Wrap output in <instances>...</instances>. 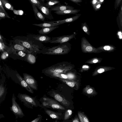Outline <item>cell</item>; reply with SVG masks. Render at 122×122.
<instances>
[{
    "label": "cell",
    "mask_w": 122,
    "mask_h": 122,
    "mask_svg": "<svg viewBox=\"0 0 122 122\" xmlns=\"http://www.w3.org/2000/svg\"><path fill=\"white\" fill-rule=\"evenodd\" d=\"M74 67V65L70 62L62 61L44 69L42 70V73L47 76L51 77L55 74L66 73Z\"/></svg>",
    "instance_id": "6da1fadb"
},
{
    "label": "cell",
    "mask_w": 122,
    "mask_h": 122,
    "mask_svg": "<svg viewBox=\"0 0 122 122\" xmlns=\"http://www.w3.org/2000/svg\"><path fill=\"white\" fill-rule=\"evenodd\" d=\"M71 45L69 42L60 44L58 45L51 47L43 48L39 52L44 54L60 55H65L70 52Z\"/></svg>",
    "instance_id": "7a4b0ae2"
},
{
    "label": "cell",
    "mask_w": 122,
    "mask_h": 122,
    "mask_svg": "<svg viewBox=\"0 0 122 122\" xmlns=\"http://www.w3.org/2000/svg\"><path fill=\"white\" fill-rule=\"evenodd\" d=\"M17 97L24 105L28 108L33 109L34 107H41V104L35 97H32L26 93H18Z\"/></svg>",
    "instance_id": "3957f363"
},
{
    "label": "cell",
    "mask_w": 122,
    "mask_h": 122,
    "mask_svg": "<svg viewBox=\"0 0 122 122\" xmlns=\"http://www.w3.org/2000/svg\"><path fill=\"white\" fill-rule=\"evenodd\" d=\"M16 44H20L25 47L31 51L33 54L34 53L39 52L40 47L38 45L35 44L33 41H31L28 38L26 39H17L15 40Z\"/></svg>",
    "instance_id": "277c9868"
},
{
    "label": "cell",
    "mask_w": 122,
    "mask_h": 122,
    "mask_svg": "<svg viewBox=\"0 0 122 122\" xmlns=\"http://www.w3.org/2000/svg\"><path fill=\"white\" fill-rule=\"evenodd\" d=\"M40 101L41 103V107L43 108H46L63 110L65 109L64 107L56 101L47 97L45 95L40 98Z\"/></svg>",
    "instance_id": "5b68a950"
},
{
    "label": "cell",
    "mask_w": 122,
    "mask_h": 122,
    "mask_svg": "<svg viewBox=\"0 0 122 122\" xmlns=\"http://www.w3.org/2000/svg\"><path fill=\"white\" fill-rule=\"evenodd\" d=\"M16 98L14 93H13L11 99L12 105L10 107L11 111L16 117V118H22L25 115L19 105L16 101Z\"/></svg>",
    "instance_id": "8992f818"
},
{
    "label": "cell",
    "mask_w": 122,
    "mask_h": 122,
    "mask_svg": "<svg viewBox=\"0 0 122 122\" xmlns=\"http://www.w3.org/2000/svg\"><path fill=\"white\" fill-rule=\"evenodd\" d=\"M81 48L82 51L84 53H96V49L84 37H82L81 41Z\"/></svg>",
    "instance_id": "52a82bcc"
},
{
    "label": "cell",
    "mask_w": 122,
    "mask_h": 122,
    "mask_svg": "<svg viewBox=\"0 0 122 122\" xmlns=\"http://www.w3.org/2000/svg\"><path fill=\"white\" fill-rule=\"evenodd\" d=\"M77 34V33L75 32L73 34L71 35L52 37L49 43H51L61 44L68 42L74 38Z\"/></svg>",
    "instance_id": "ba28073f"
},
{
    "label": "cell",
    "mask_w": 122,
    "mask_h": 122,
    "mask_svg": "<svg viewBox=\"0 0 122 122\" xmlns=\"http://www.w3.org/2000/svg\"><path fill=\"white\" fill-rule=\"evenodd\" d=\"M23 78L29 86L33 90H37L38 84L37 81L31 75L25 73H23Z\"/></svg>",
    "instance_id": "9c48e42d"
},
{
    "label": "cell",
    "mask_w": 122,
    "mask_h": 122,
    "mask_svg": "<svg viewBox=\"0 0 122 122\" xmlns=\"http://www.w3.org/2000/svg\"><path fill=\"white\" fill-rule=\"evenodd\" d=\"M47 94L50 96L53 97L57 101L65 106L68 107L70 104V103L62 95L52 90L48 92Z\"/></svg>",
    "instance_id": "30bf717a"
},
{
    "label": "cell",
    "mask_w": 122,
    "mask_h": 122,
    "mask_svg": "<svg viewBox=\"0 0 122 122\" xmlns=\"http://www.w3.org/2000/svg\"><path fill=\"white\" fill-rule=\"evenodd\" d=\"M43 4L38 5L36 6L46 18L50 20L53 19L50 8L44 5Z\"/></svg>",
    "instance_id": "8fae6325"
},
{
    "label": "cell",
    "mask_w": 122,
    "mask_h": 122,
    "mask_svg": "<svg viewBox=\"0 0 122 122\" xmlns=\"http://www.w3.org/2000/svg\"><path fill=\"white\" fill-rule=\"evenodd\" d=\"M28 36H30L33 39L35 40L44 43H49L51 38L46 35H30Z\"/></svg>",
    "instance_id": "7c38bea8"
},
{
    "label": "cell",
    "mask_w": 122,
    "mask_h": 122,
    "mask_svg": "<svg viewBox=\"0 0 122 122\" xmlns=\"http://www.w3.org/2000/svg\"><path fill=\"white\" fill-rule=\"evenodd\" d=\"M5 77H2L0 79V103H1L4 100L6 96L7 89L6 86L4 85Z\"/></svg>",
    "instance_id": "4fadbf2b"
},
{
    "label": "cell",
    "mask_w": 122,
    "mask_h": 122,
    "mask_svg": "<svg viewBox=\"0 0 122 122\" xmlns=\"http://www.w3.org/2000/svg\"><path fill=\"white\" fill-rule=\"evenodd\" d=\"M16 75L21 86L29 92L32 94L33 93V90L28 85L24 78L18 73H17Z\"/></svg>",
    "instance_id": "5bb4252c"
},
{
    "label": "cell",
    "mask_w": 122,
    "mask_h": 122,
    "mask_svg": "<svg viewBox=\"0 0 122 122\" xmlns=\"http://www.w3.org/2000/svg\"><path fill=\"white\" fill-rule=\"evenodd\" d=\"M51 11H62L68 9H74V8L69 5H61L60 3L50 8Z\"/></svg>",
    "instance_id": "9a60e30c"
},
{
    "label": "cell",
    "mask_w": 122,
    "mask_h": 122,
    "mask_svg": "<svg viewBox=\"0 0 122 122\" xmlns=\"http://www.w3.org/2000/svg\"><path fill=\"white\" fill-rule=\"evenodd\" d=\"M59 77L60 78L73 80L76 77L75 75L71 72L69 73L66 74L63 73H60L55 74L52 76L51 77Z\"/></svg>",
    "instance_id": "2e32d148"
},
{
    "label": "cell",
    "mask_w": 122,
    "mask_h": 122,
    "mask_svg": "<svg viewBox=\"0 0 122 122\" xmlns=\"http://www.w3.org/2000/svg\"><path fill=\"white\" fill-rule=\"evenodd\" d=\"M81 15V14H76L75 15L71 17L66 18L62 20L53 21L55 23L61 25L65 23L74 22L77 20Z\"/></svg>",
    "instance_id": "e0dca14e"
},
{
    "label": "cell",
    "mask_w": 122,
    "mask_h": 122,
    "mask_svg": "<svg viewBox=\"0 0 122 122\" xmlns=\"http://www.w3.org/2000/svg\"><path fill=\"white\" fill-rule=\"evenodd\" d=\"M60 80L69 86L77 90L79 86V82L73 80L60 78Z\"/></svg>",
    "instance_id": "ac0fdd59"
},
{
    "label": "cell",
    "mask_w": 122,
    "mask_h": 122,
    "mask_svg": "<svg viewBox=\"0 0 122 122\" xmlns=\"http://www.w3.org/2000/svg\"><path fill=\"white\" fill-rule=\"evenodd\" d=\"M31 5L36 18L37 20L45 21L46 18L45 17L41 12L38 10L36 6L33 5Z\"/></svg>",
    "instance_id": "d6986e66"
},
{
    "label": "cell",
    "mask_w": 122,
    "mask_h": 122,
    "mask_svg": "<svg viewBox=\"0 0 122 122\" xmlns=\"http://www.w3.org/2000/svg\"><path fill=\"white\" fill-rule=\"evenodd\" d=\"M80 11L79 9H68L63 11H57L54 12V13L59 15H65L70 14H77Z\"/></svg>",
    "instance_id": "ffe728a7"
},
{
    "label": "cell",
    "mask_w": 122,
    "mask_h": 122,
    "mask_svg": "<svg viewBox=\"0 0 122 122\" xmlns=\"http://www.w3.org/2000/svg\"><path fill=\"white\" fill-rule=\"evenodd\" d=\"M32 25L36 26L41 27H51L58 26L61 25L60 24L56 23L55 22L53 21H45L39 24H34Z\"/></svg>",
    "instance_id": "44dd1931"
},
{
    "label": "cell",
    "mask_w": 122,
    "mask_h": 122,
    "mask_svg": "<svg viewBox=\"0 0 122 122\" xmlns=\"http://www.w3.org/2000/svg\"><path fill=\"white\" fill-rule=\"evenodd\" d=\"M58 26L51 27H42V29L38 31L40 34L46 35L48 34L52 30L58 28Z\"/></svg>",
    "instance_id": "7402d4cb"
},
{
    "label": "cell",
    "mask_w": 122,
    "mask_h": 122,
    "mask_svg": "<svg viewBox=\"0 0 122 122\" xmlns=\"http://www.w3.org/2000/svg\"><path fill=\"white\" fill-rule=\"evenodd\" d=\"M45 113L51 118L53 119H58L60 114L47 109L46 108H43Z\"/></svg>",
    "instance_id": "603a6c76"
},
{
    "label": "cell",
    "mask_w": 122,
    "mask_h": 122,
    "mask_svg": "<svg viewBox=\"0 0 122 122\" xmlns=\"http://www.w3.org/2000/svg\"><path fill=\"white\" fill-rule=\"evenodd\" d=\"M14 48L16 50L23 51L27 53H32V52L24 46L19 44H15L13 45Z\"/></svg>",
    "instance_id": "cb8c5ba5"
},
{
    "label": "cell",
    "mask_w": 122,
    "mask_h": 122,
    "mask_svg": "<svg viewBox=\"0 0 122 122\" xmlns=\"http://www.w3.org/2000/svg\"><path fill=\"white\" fill-rule=\"evenodd\" d=\"M4 8L7 10H13L14 7L8 0H0Z\"/></svg>",
    "instance_id": "d4e9b609"
},
{
    "label": "cell",
    "mask_w": 122,
    "mask_h": 122,
    "mask_svg": "<svg viewBox=\"0 0 122 122\" xmlns=\"http://www.w3.org/2000/svg\"><path fill=\"white\" fill-rule=\"evenodd\" d=\"M60 3V1L58 0H49L43 5L46 7L50 8L52 7L55 6Z\"/></svg>",
    "instance_id": "484cf974"
},
{
    "label": "cell",
    "mask_w": 122,
    "mask_h": 122,
    "mask_svg": "<svg viewBox=\"0 0 122 122\" xmlns=\"http://www.w3.org/2000/svg\"><path fill=\"white\" fill-rule=\"evenodd\" d=\"M26 59L27 61L31 64H34L36 62V58L31 53H27Z\"/></svg>",
    "instance_id": "4316f807"
},
{
    "label": "cell",
    "mask_w": 122,
    "mask_h": 122,
    "mask_svg": "<svg viewBox=\"0 0 122 122\" xmlns=\"http://www.w3.org/2000/svg\"><path fill=\"white\" fill-rule=\"evenodd\" d=\"M83 92L87 94L92 95L94 93V90L89 85L86 86L83 89Z\"/></svg>",
    "instance_id": "83f0119b"
},
{
    "label": "cell",
    "mask_w": 122,
    "mask_h": 122,
    "mask_svg": "<svg viewBox=\"0 0 122 122\" xmlns=\"http://www.w3.org/2000/svg\"><path fill=\"white\" fill-rule=\"evenodd\" d=\"M81 27L82 30L88 36L90 35V32L89 28L86 22L81 23Z\"/></svg>",
    "instance_id": "f1b7e54d"
},
{
    "label": "cell",
    "mask_w": 122,
    "mask_h": 122,
    "mask_svg": "<svg viewBox=\"0 0 122 122\" xmlns=\"http://www.w3.org/2000/svg\"><path fill=\"white\" fill-rule=\"evenodd\" d=\"M78 114L80 122H89L87 117L83 113L79 112Z\"/></svg>",
    "instance_id": "f546056e"
},
{
    "label": "cell",
    "mask_w": 122,
    "mask_h": 122,
    "mask_svg": "<svg viewBox=\"0 0 122 122\" xmlns=\"http://www.w3.org/2000/svg\"><path fill=\"white\" fill-rule=\"evenodd\" d=\"M98 61L99 60L97 58H93L88 60L85 62V63L92 64L97 63Z\"/></svg>",
    "instance_id": "4dcf8cb0"
},
{
    "label": "cell",
    "mask_w": 122,
    "mask_h": 122,
    "mask_svg": "<svg viewBox=\"0 0 122 122\" xmlns=\"http://www.w3.org/2000/svg\"><path fill=\"white\" fill-rule=\"evenodd\" d=\"M72 111L71 110H68L65 112L64 117V119L65 120H67L69 119L72 114Z\"/></svg>",
    "instance_id": "1f68e13d"
},
{
    "label": "cell",
    "mask_w": 122,
    "mask_h": 122,
    "mask_svg": "<svg viewBox=\"0 0 122 122\" xmlns=\"http://www.w3.org/2000/svg\"><path fill=\"white\" fill-rule=\"evenodd\" d=\"M5 18H11L9 15L6 14L0 9V20H1L2 19H4Z\"/></svg>",
    "instance_id": "d6a6232c"
},
{
    "label": "cell",
    "mask_w": 122,
    "mask_h": 122,
    "mask_svg": "<svg viewBox=\"0 0 122 122\" xmlns=\"http://www.w3.org/2000/svg\"><path fill=\"white\" fill-rule=\"evenodd\" d=\"M31 5H33L36 6L40 5L43 4V3L40 0H28Z\"/></svg>",
    "instance_id": "836d02e7"
},
{
    "label": "cell",
    "mask_w": 122,
    "mask_h": 122,
    "mask_svg": "<svg viewBox=\"0 0 122 122\" xmlns=\"http://www.w3.org/2000/svg\"><path fill=\"white\" fill-rule=\"evenodd\" d=\"M91 67L89 65H83L82 66L80 71L81 72L87 71Z\"/></svg>",
    "instance_id": "e575fe53"
},
{
    "label": "cell",
    "mask_w": 122,
    "mask_h": 122,
    "mask_svg": "<svg viewBox=\"0 0 122 122\" xmlns=\"http://www.w3.org/2000/svg\"><path fill=\"white\" fill-rule=\"evenodd\" d=\"M6 46L4 43L1 41L0 42V51L1 52L4 51V50L5 49Z\"/></svg>",
    "instance_id": "d590c367"
},
{
    "label": "cell",
    "mask_w": 122,
    "mask_h": 122,
    "mask_svg": "<svg viewBox=\"0 0 122 122\" xmlns=\"http://www.w3.org/2000/svg\"><path fill=\"white\" fill-rule=\"evenodd\" d=\"M8 52L4 51L2 54L1 56V58L3 60L6 59L8 56Z\"/></svg>",
    "instance_id": "8d00e7d4"
},
{
    "label": "cell",
    "mask_w": 122,
    "mask_h": 122,
    "mask_svg": "<svg viewBox=\"0 0 122 122\" xmlns=\"http://www.w3.org/2000/svg\"><path fill=\"white\" fill-rule=\"evenodd\" d=\"M99 2L98 0H91V4L93 8H94L95 6Z\"/></svg>",
    "instance_id": "74e56055"
},
{
    "label": "cell",
    "mask_w": 122,
    "mask_h": 122,
    "mask_svg": "<svg viewBox=\"0 0 122 122\" xmlns=\"http://www.w3.org/2000/svg\"><path fill=\"white\" fill-rule=\"evenodd\" d=\"M122 0H115V8L116 9L119 6Z\"/></svg>",
    "instance_id": "f35d334b"
},
{
    "label": "cell",
    "mask_w": 122,
    "mask_h": 122,
    "mask_svg": "<svg viewBox=\"0 0 122 122\" xmlns=\"http://www.w3.org/2000/svg\"><path fill=\"white\" fill-rule=\"evenodd\" d=\"M42 116L41 115L31 121V122H41L42 118Z\"/></svg>",
    "instance_id": "ab89813d"
},
{
    "label": "cell",
    "mask_w": 122,
    "mask_h": 122,
    "mask_svg": "<svg viewBox=\"0 0 122 122\" xmlns=\"http://www.w3.org/2000/svg\"><path fill=\"white\" fill-rule=\"evenodd\" d=\"M101 4L100 3H98L95 6L94 8H93L94 10L95 11H97L99 10L101 7Z\"/></svg>",
    "instance_id": "60d3db41"
},
{
    "label": "cell",
    "mask_w": 122,
    "mask_h": 122,
    "mask_svg": "<svg viewBox=\"0 0 122 122\" xmlns=\"http://www.w3.org/2000/svg\"><path fill=\"white\" fill-rule=\"evenodd\" d=\"M75 3L76 4L79 6H81V5L79 4L82 2V0H68Z\"/></svg>",
    "instance_id": "b9f144b4"
},
{
    "label": "cell",
    "mask_w": 122,
    "mask_h": 122,
    "mask_svg": "<svg viewBox=\"0 0 122 122\" xmlns=\"http://www.w3.org/2000/svg\"><path fill=\"white\" fill-rule=\"evenodd\" d=\"M0 9H1L6 14L8 15V13L6 12L5 10L4 7L2 4V3L0 0Z\"/></svg>",
    "instance_id": "7bdbcfd3"
},
{
    "label": "cell",
    "mask_w": 122,
    "mask_h": 122,
    "mask_svg": "<svg viewBox=\"0 0 122 122\" xmlns=\"http://www.w3.org/2000/svg\"><path fill=\"white\" fill-rule=\"evenodd\" d=\"M119 16L120 21L122 22V5L119 14Z\"/></svg>",
    "instance_id": "ee69618b"
},
{
    "label": "cell",
    "mask_w": 122,
    "mask_h": 122,
    "mask_svg": "<svg viewBox=\"0 0 122 122\" xmlns=\"http://www.w3.org/2000/svg\"><path fill=\"white\" fill-rule=\"evenodd\" d=\"M104 70L102 68H100L98 69L97 70V72L98 73H100L104 71Z\"/></svg>",
    "instance_id": "f6af8a7d"
},
{
    "label": "cell",
    "mask_w": 122,
    "mask_h": 122,
    "mask_svg": "<svg viewBox=\"0 0 122 122\" xmlns=\"http://www.w3.org/2000/svg\"><path fill=\"white\" fill-rule=\"evenodd\" d=\"M104 49L107 51L109 50L110 49V47L108 46H104L103 47Z\"/></svg>",
    "instance_id": "bcb514c9"
},
{
    "label": "cell",
    "mask_w": 122,
    "mask_h": 122,
    "mask_svg": "<svg viewBox=\"0 0 122 122\" xmlns=\"http://www.w3.org/2000/svg\"><path fill=\"white\" fill-rule=\"evenodd\" d=\"M73 122H79V119L77 117L74 119L72 121Z\"/></svg>",
    "instance_id": "7dc6e473"
},
{
    "label": "cell",
    "mask_w": 122,
    "mask_h": 122,
    "mask_svg": "<svg viewBox=\"0 0 122 122\" xmlns=\"http://www.w3.org/2000/svg\"><path fill=\"white\" fill-rule=\"evenodd\" d=\"M0 36V41L3 42L2 36L1 35Z\"/></svg>",
    "instance_id": "c3c4849f"
},
{
    "label": "cell",
    "mask_w": 122,
    "mask_h": 122,
    "mask_svg": "<svg viewBox=\"0 0 122 122\" xmlns=\"http://www.w3.org/2000/svg\"><path fill=\"white\" fill-rule=\"evenodd\" d=\"M41 2H42L43 3H44L45 1H48L49 0H40Z\"/></svg>",
    "instance_id": "681fc988"
},
{
    "label": "cell",
    "mask_w": 122,
    "mask_h": 122,
    "mask_svg": "<svg viewBox=\"0 0 122 122\" xmlns=\"http://www.w3.org/2000/svg\"><path fill=\"white\" fill-rule=\"evenodd\" d=\"M99 3L102 4L103 1L104 0H98Z\"/></svg>",
    "instance_id": "f907efd6"
},
{
    "label": "cell",
    "mask_w": 122,
    "mask_h": 122,
    "mask_svg": "<svg viewBox=\"0 0 122 122\" xmlns=\"http://www.w3.org/2000/svg\"><path fill=\"white\" fill-rule=\"evenodd\" d=\"M122 33L121 32H118V35L119 36L122 35Z\"/></svg>",
    "instance_id": "816d5d0a"
},
{
    "label": "cell",
    "mask_w": 122,
    "mask_h": 122,
    "mask_svg": "<svg viewBox=\"0 0 122 122\" xmlns=\"http://www.w3.org/2000/svg\"><path fill=\"white\" fill-rule=\"evenodd\" d=\"M119 37L120 39L122 38V35H121L120 36H119Z\"/></svg>",
    "instance_id": "f5cc1de1"
}]
</instances>
